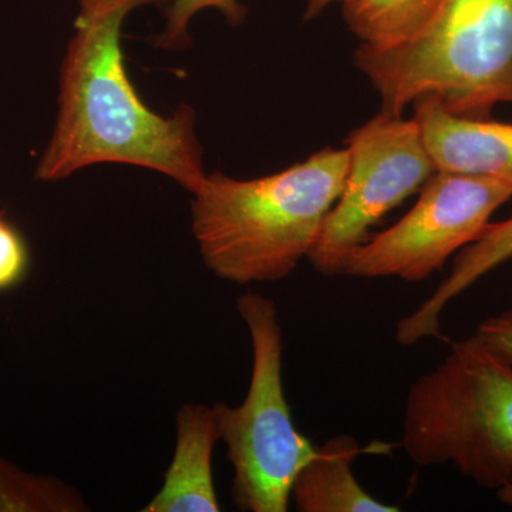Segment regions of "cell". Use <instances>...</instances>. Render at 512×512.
<instances>
[{
  "label": "cell",
  "mask_w": 512,
  "mask_h": 512,
  "mask_svg": "<svg viewBox=\"0 0 512 512\" xmlns=\"http://www.w3.org/2000/svg\"><path fill=\"white\" fill-rule=\"evenodd\" d=\"M168 0H79L59 74L55 128L35 178L57 183L96 164H128L171 178L194 194L204 183V148L194 107L173 116L150 109L128 77L121 36L133 10Z\"/></svg>",
  "instance_id": "obj_1"
},
{
  "label": "cell",
  "mask_w": 512,
  "mask_h": 512,
  "mask_svg": "<svg viewBox=\"0 0 512 512\" xmlns=\"http://www.w3.org/2000/svg\"><path fill=\"white\" fill-rule=\"evenodd\" d=\"M348 170V148H325L254 180L207 174L191 194L192 235L202 261L237 285L288 278L315 248Z\"/></svg>",
  "instance_id": "obj_2"
},
{
  "label": "cell",
  "mask_w": 512,
  "mask_h": 512,
  "mask_svg": "<svg viewBox=\"0 0 512 512\" xmlns=\"http://www.w3.org/2000/svg\"><path fill=\"white\" fill-rule=\"evenodd\" d=\"M382 111L434 94L456 116L487 119L512 103V0H441L421 32L400 45H360L353 56Z\"/></svg>",
  "instance_id": "obj_3"
},
{
  "label": "cell",
  "mask_w": 512,
  "mask_h": 512,
  "mask_svg": "<svg viewBox=\"0 0 512 512\" xmlns=\"http://www.w3.org/2000/svg\"><path fill=\"white\" fill-rule=\"evenodd\" d=\"M402 447L417 466H453L487 490L512 483V363L476 333L451 343L407 392Z\"/></svg>",
  "instance_id": "obj_4"
},
{
  "label": "cell",
  "mask_w": 512,
  "mask_h": 512,
  "mask_svg": "<svg viewBox=\"0 0 512 512\" xmlns=\"http://www.w3.org/2000/svg\"><path fill=\"white\" fill-rule=\"evenodd\" d=\"M237 309L251 336V383L241 406L214 404L220 440L234 468L232 500L241 511L286 512L293 481L316 447L296 429L286 402L278 306L248 292L237 299Z\"/></svg>",
  "instance_id": "obj_5"
},
{
  "label": "cell",
  "mask_w": 512,
  "mask_h": 512,
  "mask_svg": "<svg viewBox=\"0 0 512 512\" xmlns=\"http://www.w3.org/2000/svg\"><path fill=\"white\" fill-rule=\"evenodd\" d=\"M349 170L309 261L320 275L343 276L370 228L436 173L416 120L380 111L348 140Z\"/></svg>",
  "instance_id": "obj_6"
},
{
  "label": "cell",
  "mask_w": 512,
  "mask_h": 512,
  "mask_svg": "<svg viewBox=\"0 0 512 512\" xmlns=\"http://www.w3.org/2000/svg\"><path fill=\"white\" fill-rule=\"evenodd\" d=\"M511 198L505 181L436 171L402 220L350 254L343 276L426 281L473 244Z\"/></svg>",
  "instance_id": "obj_7"
},
{
  "label": "cell",
  "mask_w": 512,
  "mask_h": 512,
  "mask_svg": "<svg viewBox=\"0 0 512 512\" xmlns=\"http://www.w3.org/2000/svg\"><path fill=\"white\" fill-rule=\"evenodd\" d=\"M436 171L480 175L512 185V124L456 116L434 94L413 101Z\"/></svg>",
  "instance_id": "obj_8"
},
{
  "label": "cell",
  "mask_w": 512,
  "mask_h": 512,
  "mask_svg": "<svg viewBox=\"0 0 512 512\" xmlns=\"http://www.w3.org/2000/svg\"><path fill=\"white\" fill-rule=\"evenodd\" d=\"M220 441L214 406L184 404L177 414V444L163 488L144 512H218L212 453Z\"/></svg>",
  "instance_id": "obj_9"
},
{
  "label": "cell",
  "mask_w": 512,
  "mask_h": 512,
  "mask_svg": "<svg viewBox=\"0 0 512 512\" xmlns=\"http://www.w3.org/2000/svg\"><path fill=\"white\" fill-rule=\"evenodd\" d=\"M511 259L512 217L490 222L473 244L458 252L450 274L436 291L397 322L396 342L403 348H412L421 340L441 339V315L447 306Z\"/></svg>",
  "instance_id": "obj_10"
},
{
  "label": "cell",
  "mask_w": 512,
  "mask_h": 512,
  "mask_svg": "<svg viewBox=\"0 0 512 512\" xmlns=\"http://www.w3.org/2000/svg\"><path fill=\"white\" fill-rule=\"evenodd\" d=\"M362 447L353 437L338 436L316 448L292 484L291 501L301 512H397L367 493L353 473Z\"/></svg>",
  "instance_id": "obj_11"
},
{
  "label": "cell",
  "mask_w": 512,
  "mask_h": 512,
  "mask_svg": "<svg viewBox=\"0 0 512 512\" xmlns=\"http://www.w3.org/2000/svg\"><path fill=\"white\" fill-rule=\"evenodd\" d=\"M441 0H346L343 19L350 32L372 46L400 45L424 29Z\"/></svg>",
  "instance_id": "obj_12"
},
{
  "label": "cell",
  "mask_w": 512,
  "mask_h": 512,
  "mask_svg": "<svg viewBox=\"0 0 512 512\" xmlns=\"http://www.w3.org/2000/svg\"><path fill=\"white\" fill-rule=\"evenodd\" d=\"M89 511L82 495L52 476H36L0 457V512Z\"/></svg>",
  "instance_id": "obj_13"
},
{
  "label": "cell",
  "mask_w": 512,
  "mask_h": 512,
  "mask_svg": "<svg viewBox=\"0 0 512 512\" xmlns=\"http://www.w3.org/2000/svg\"><path fill=\"white\" fill-rule=\"evenodd\" d=\"M204 9L220 10L229 25L239 26L248 15V9L241 0H173L165 13V28L154 40V46L161 50H183L191 45V19Z\"/></svg>",
  "instance_id": "obj_14"
},
{
  "label": "cell",
  "mask_w": 512,
  "mask_h": 512,
  "mask_svg": "<svg viewBox=\"0 0 512 512\" xmlns=\"http://www.w3.org/2000/svg\"><path fill=\"white\" fill-rule=\"evenodd\" d=\"M30 269V249L22 232L0 212V292L25 281Z\"/></svg>",
  "instance_id": "obj_15"
},
{
  "label": "cell",
  "mask_w": 512,
  "mask_h": 512,
  "mask_svg": "<svg viewBox=\"0 0 512 512\" xmlns=\"http://www.w3.org/2000/svg\"><path fill=\"white\" fill-rule=\"evenodd\" d=\"M476 335L512 363V308L488 316L477 326Z\"/></svg>",
  "instance_id": "obj_16"
},
{
  "label": "cell",
  "mask_w": 512,
  "mask_h": 512,
  "mask_svg": "<svg viewBox=\"0 0 512 512\" xmlns=\"http://www.w3.org/2000/svg\"><path fill=\"white\" fill-rule=\"evenodd\" d=\"M346 0H306L305 19H312L320 15L328 6L333 3H343Z\"/></svg>",
  "instance_id": "obj_17"
},
{
  "label": "cell",
  "mask_w": 512,
  "mask_h": 512,
  "mask_svg": "<svg viewBox=\"0 0 512 512\" xmlns=\"http://www.w3.org/2000/svg\"><path fill=\"white\" fill-rule=\"evenodd\" d=\"M497 497L501 504L512 510V483L505 485L501 490H498Z\"/></svg>",
  "instance_id": "obj_18"
}]
</instances>
